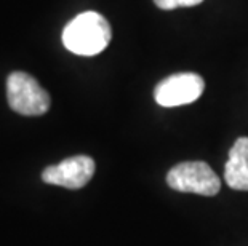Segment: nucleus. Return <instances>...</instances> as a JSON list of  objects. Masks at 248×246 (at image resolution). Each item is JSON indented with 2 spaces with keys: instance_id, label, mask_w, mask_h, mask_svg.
I'll list each match as a JSON object with an SVG mask.
<instances>
[{
  "instance_id": "1",
  "label": "nucleus",
  "mask_w": 248,
  "mask_h": 246,
  "mask_svg": "<svg viewBox=\"0 0 248 246\" xmlns=\"http://www.w3.org/2000/svg\"><path fill=\"white\" fill-rule=\"evenodd\" d=\"M112 30L108 19L96 12L76 16L62 30V43L74 55L94 56L108 48Z\"/></svg>"
},
{
  "instance_id": "2",
  "label": "nucleus",
  "mask_w": 248,
  "mask_h": 246,
  "mask_svg": "<svg viewBox=\"0 0 248 246\" xmlns=\"http://www.w3.org/2000/svg\"><path fill=\"white\" fill-rule=\"evenodd\" d=\"M7 99L10 107L26 117L44 115L50 109V95L26 72H12L7 78Z\"/></svg>"
},
{
  "instance_id": "3",
  "label": "nucleus",
  "mask_w": 248,
  "mask_h": 246,
  "mask_svg": "<svg viewBox=\"0 0 248 246\" xmlns=\"http://www.w3.org/2000/svg\"><path fill=\"white\" fill-rule=\"evenodd\" d=\"M167 184L173 190L213 197L221 189V181L205 161H183L168 171Z\"/></svg>"
},
{
  "instance_id": "4",
  "label": "nucleus",
  "mask_w": 248,
  "mask_h": 246,
  "mask_svg": "<svg viewBox=\"0 0 248 246\" xmlns=\"http://www.w3.org/2000/svg\"><path fill=\"white\" fill-rule=\"evenodd\" d=\"M203 90L205 82L199 74L181 72L163 78L155 87L154 98L162 107H176L197 101Z\"/></svg>"
},
{
  "instance_id": "5",
  "label": "nucleus",
  "mask_w": 248,
  "mask_h": 246,
  "mask_svg": "<svg viewBox=\"0 0 248 246\" xmlns=\"http://www.w3.org/2000/svg\"><path fill=\"white\" fill-rule=\"evenodd\" d=\"M96 165L88 155H76L62 160L61 163L51 165L42 173V179L46 184L61 186L66 189H82L94 174Z\"/></svg>"
},
{
  "instance_id": "6",
  "label": "nucleus",
  "mask_w": 248,
  "mask_h": 246,
  "mask_svg": "<svg viewBox=\"0 0 248 246\" xmlns=\"http://www.w3.org/2000/svg\"><path fill=\"white\" fill-rule=\"evenodd\" d=\"M224 181L231 189L248 192V138H239L232 144L224 166Z\"/></svg>"
},
{
  "instance_id": "7",
  "label": "nucleus",
  "mask_w": 248,
  "mask_h": 246,
  "mask_svg": "<svg viewBox=\"0 0 248 246\" xmlns=\"http://www.w3.org/2000/svg\"><path fill=\"white\" fill-rule=\"evenodd\" d=\"M203 0H154V3L162 10H175L179 7H195Z\"/></svg>"
}]
</instances>
